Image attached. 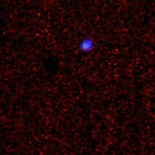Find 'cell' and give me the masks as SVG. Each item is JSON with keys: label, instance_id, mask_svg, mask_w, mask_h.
<instances>
[{"label": "cell", "instance_id": "6da1fadb", "mask_svg": "<svg viewBox=\"0 0 155 155\" xmlns=\"http://www.w3.org/2000/svg\"><path fill=\"white\" fill-rule=\"evenodd\" d=\"M93 47L92 42L91 41H83L79 46V49L84 52H87L91 51Z\"/></svg>", "mask_w": 155, "mask_h": 155}]
</instances>
